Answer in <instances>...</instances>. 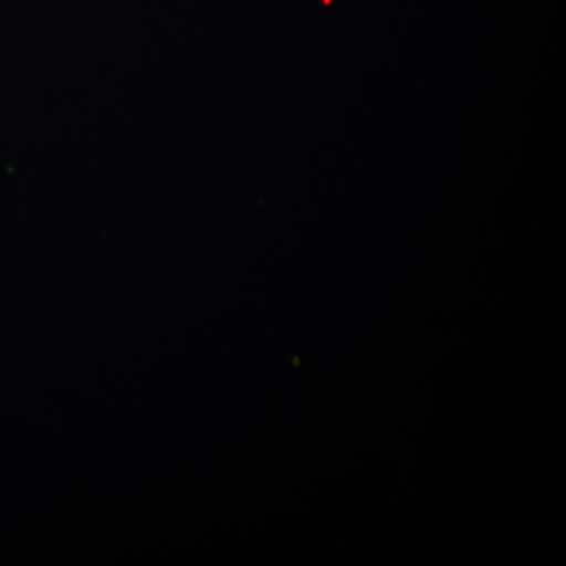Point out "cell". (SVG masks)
Returning a JSON list of instances; mask_svg holds the SVG:
<instances>
[]
</instances>
